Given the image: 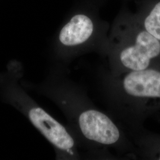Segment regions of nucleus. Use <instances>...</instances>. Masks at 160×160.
<instances>
[{"instance_id": "obj_4", "label": "nucleus", "mask_w": 160, "mask_h": 160, "mask_svg": "<svg viewBox=\"0 0 160 160\" xmlns=\"http://www.w3.org/2000/svg\"><path fill=\"white\" fill-rule=\"evenodd\" d=\"M94 32V25L89 17L78 14L72 17L61 30L59 39L64 46H79L89 40Z\"/></svg>"}, {"instance_id": "obj_1", "label": "nucleus", "mask_w": 160, "mask_h": 160, "mask_svg": "<svg viewBox=\"0 0 160 160\" xmlns=\"http://www.w3.org/2000/svg\"><path fill=\"white\" fill-rule=\"evenodd\" d=\"M103 92L115 116L134 131L143 102L160 98V71L153 68L112 75L103 72Z\"/></svg>"}, {"instance_id": "obj_2", "label": "nucleus", "mask_w": 160, "mask_h": 160, "mask_svg": "<svg viewBox=\"0 0 160 160\" xmlns=\"http://www.w3.org/2000/svg\"><path fill=\"white\" fill-rule=\"evenodd\" d=\"M160 54V42L146 30L138 33L132 43L123 47L116 59L105 72L112 75L148 68L154 58Z\"/></svg>"}, {"instance_id": "obj_5", "label": "nucleus", "mask_w": 160, "mask_h": 160, "mask_svg": "<svg viewBox=\"0 0 160 160\" xmlns=\"http://www.w3.org/2000/svg\"><path fill=\"white\" fill-rule=\"evenodd\" d=\"M145 30L160 40V2H158L144 22Z\"/></svg>"}, {"instance_id": "obj_3", "label": "nucleus", "mask_w": 160, "mask_h": 160, "mask_svg": "<svg viewBox=\"0 0 160 160\" xmlns=\"http://www.w3.org/2000/svg\"><path fill=\"white\" fill-rule=\"evenodd\" d=\"M29 116L33 125L57 148L73 154L75 141L62 125L40 108L31 109Z\"/></svg>"}, {"instance_id": "obj_6", "label": "nucleus", "mask_w": 160, "mask_h": 160, "mask_svg": "<svg viewBox=\"0 0 160 160\" xmlns=\"http://www.w3.org/2000/svg\"></svg>"}]
</instances>
